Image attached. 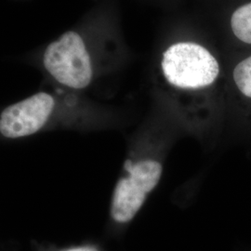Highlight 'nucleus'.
<instances>
[{
    "label": "nucleus",
    "mask_w": 251,
    "mask_h": 251,
    "mask_svg": "<svg viewBox=\"0 0 251 251\" xmlns=\"http://www.w3.org/2000/svg\"><path fill=\"white\" fill-rule=\"evenodd\" d=\"M161 67L170 84L185 90L207 87L220 73L215 57L203 46L193 42L171 45L163 54Z\"/></svg>",
    "instance_id": "1"
},
{
    "label": "nucleus",
    "mask_w": 251,
    "mask_h": 251,
    "mask_svg": "<svg viewBox=\"0 0 251 251\" xmlns=\"http://www.w3.org/2000/svg\"><path fill=\"white\" fill-rule=\"evenodd\" d=\"M43 63L55 80L70 89H85L92 79L90 54L83 38L74 31L64 33L47 47Z\"/></svg>",
    "instance_id": "2"
},
{
    "label": "nucleus",
    "mask_w": 251,
    "mask_h": 251,
    "mask_svg": "<svg viewBox=\"0 0 251 251\" xmlns=\"http://www.w3.org/2000/svg\"><path fill=\"white\" fill-rule=\"evenodd\" d=\"M126 169L128 176L117 182L111 206L112 218L119 224H126L134 218L162 175L161 164L151 159L130 162Z\"/></svg>",
    "instance_id": "3"
},
{
    "label": "nucleus",
    "mask_w": 251,
    "mask_h": 251,
    "mask_svg": "<svg viewBox=\"0 0 251 251\" xmlns=\"http://www.w3.org/2000/svg\"><path fill=\"white\" fill-rule=\"evenodd\" d=\"M55 100L47 92H38L5 108L0 117V132L8 139L35 134L51 116Z\"/></svg>",
    "instance_id": "4"
},
{
    "label": "nucleus",
    "mask_w": 251,
    "mask_h": 251,
    "mask_svg": "<svg viewBox=\"0 0 251 251\" xmlns=\"http://www.w3.org/2000/svg\"><path fill=\"white\" fill-rule=\"evenodd\" d=\"M231 27L234 36L239 40L251 44V2L233 12Z\"/></svg>",
    "instance_id": "5"
},
{
    "label": "nucleus",
    "mask_w": 251,
    "mask_h": 251,
    "mask_svg": "<svg viewBox=\"0 0 251 251\" xmlns=\"http://www.w3.org/2000/svg\"><path fill=\"white\" fill-rule=\"evenodd\" d=\"M233 79L243 94L251 98V56L235 66Z\"/></svg>",
    "instance_id": "6"
},
{
    "label": "nucleus",
    "mask_w": 251,
    "mask_h": 251,
    "mask_svg": "<svg viewBox=\"0 0 251 251\" xmlns=\"http://www.w3.org/2000/svg\"><path fill=\"white\" fill-rule=\"evenodd\" d=\"M98 251L95 248L92 247H80V248H74L70 250H66V251Z\"/></svg>",
    "instance_id": "7"
}]
</instances>
